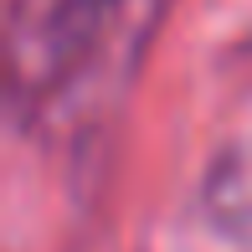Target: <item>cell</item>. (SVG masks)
<instances>
[{"label":"cell","mask_w":252,"mask_h":252,"mask_svg":"<svg viewBox=\"0 0 252 252\" xmlns=\"http://www.w3.org/2000/svg\"><path fill=\"white\" fill-rule=\"evenodd\" d=\"M201 206H206V221L221 237L252 247V139L232 144L211 165V175L201 186Z\"/></svg>","instance_id":"2"},{"label":"cell","mask_w":252,"mask_h":252,"mask_svg":"<svg viewBox=\"0 0 252 252\" xmlns=\"http://www.w3.org/2000/svg\"><path fill=\"white\" fill-rule=\"evenodd\" d=\"M113 10H119V0H57L52 5V16L36 31V57L26 67V88L36 103L47 93H57L77 67H88V57L98 52Z\"/></svg>","instance_id":"1"}]
</instances>
